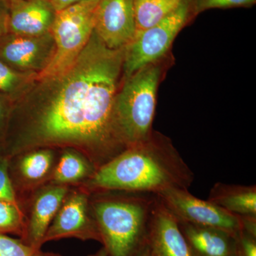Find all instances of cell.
Here are the masks:
<instances>
[{
  "mask_svg": "<svg viewBox=\"0 0 256 256\" xmlns=\"http://www.w3.org/2000/svg\"><path fill=\"white\" fill-rule=\"evenodd\" d=\"M124 52L107 48L94 31L66 70L38 82L44 92L28 124L26 146H78L96 170L126 150L114 114Z\"/></svg>",
  "mask_w": 256,
  "mask_h": 256,
  "instance_id": "cell-1",
  "label": "cell"
},
{
  "mask_svg": "<svg viewBox=\"0 0 256 256\" xmlns=\"http://www.w3.org/2000/svg\"><path fill=\"white\" fill-rule=\"evenodd\" d=\"M194 175L168 138L156 133L128 146L96 170L88 182L94 191L158 194L171 188L188 190Z\"/></svg>",
  "mask_w": 256,
  "mask_h": 256,
  "instance_id": "cell-2",
  "label": "cell"
},
{
  "mask_svg": "<svg viewBox=\"0 0 256 256\" xmlns=\"http://www.w3.org/2000/svg\"><path fill=\"white\" fill-rule=\"evenodd\" d=\"M54 8L56 11L65 9L70 5L76 4L84 1H92V0H47Z\"/></svg>",
  "mask_w": 256,
  "mask_h": 256,
  "instance_id": "cell-26",
  "label": "cell"
},
{
  "mask_svg": "<svg viewBox=\"0 0 256 256\" xmlns=\"http://www.w3.org/2000/svg\"><path fill=\"white\" fill-rule=\"evenodd\" d=\"M184 0H133L136 34L160 22L182 4Z\"/></svg>",
  "mask_w": 256,
  "mask_h": 256,
  "instance_id": "cell-16",
  "label": "cell"
},
{
  "mask_svg": "<svg viewBox=\"0 0 256 256\" xmlns=\"http://www.w3.org/2000/svg\"><path fill=\"white\" fill-rule=\"evenodd\" d=\"M55 50L52 32L40 36L8 33L0 40V60L18 72L38 75L50 65Z\"/></svg>",
  "mask_w": 256,
  "mask_h": 256,
  "instance_id": "cell-8",
  "label": "cell"
},
{
  "mask_svg": "<svg viewBox=\"0 0 256 256\" xmlns=\"http://www.w3.org/2000/svg\"><path fill=\"white\" fill-rule=\"evenodd\" d=\"M96 169L92 162L73 152L67 151L60 158L53 174V180L60 185L73 183L92 176Z\"/></svg>",
  "mask_w": 256,
  "mask_h": 256,
  "instance_id": "cell-17",
  "label": "cell"
},
{
  "mask_svg": "<svg viewBox=\"0 0 256 256\" xmlns=\"http://www.w3.org/2000/svg\"><path fill=\"white\" fill-rule=\"evenodd\" d=\"M22 214L18 204L0 200V233L22 234Z\"/></svg>",
  "mask_w": 256,
  "mask_h": 256,
  "instance_id": "cell-20",
  "label": "cell"
},
{
  "mask_svg": "<svg viewBox=\"0 0 256 256\" xmlns=\"http://www.w3.org/2000/svg\"><path fill=\"white\" fill-rule=\"evenodd\" d=\"M194 256H236L234 236L214 228L178 222Z\"/></svg>",
  "mask_w": 256,
  "mask_h": 256,
  "instance_id": "cell-14",
  "label": "cell"
},
{
  "mask_svg": "<svg viewBox=\"0 0 256 256\" xmlns=\"http://www.w3.org/2000/svg\"><path fill=\"white\" fill-rule=\"evenodd\" d=\"M6 96L0 92V127L8 114V99L10 97Z\"/></svg>",
  "mask_w": 256,
  "mask_h": 256,
  "instance_id": "cell-27",
  "label": "cell"
},
{
  "mask_svg": "<svg viewBox=\"0 0 256 256\" xmlns=\"http://www.w3.org/2000/svg\"><path fill=\"white\" fill-rule=\"evenodd\" d=\"M94 31L107 48H126L136 34L133 0H100Z\"/></svg>",
  "mask_w": 256,
  "mask_h": 256,
  "instance_id": "cell-9",
  "label": "cell"
},
{
  "mask_svg": "<svg viewBox=\"0 0 256 256\" xmlns=\"http://www.w3.org/2000/svg\"><path fill=\"white\" fill-rule=\"evenodd\" d=\"M33 256H58L56 255H54V254H44V252H40V250L35 252L34 255Z\"/></svg>",
  "mask_w": 256,
  "mask_h": 256,
  "instance_id": "cell-30",
  "label": "cell"
},
{
  "mask_svg": "<svg viewBox=\"0 0 256 256\" xmlns=\"http://www.w3.org/2000/svg\"><path fill=\"white\" fill-rule=\"evenodd\" d=\"M89 256H108V254L107 252H106V249L104 248L100 249V250L96 252V254H92V255Z\"/></svg>",
  "mask_w": 256,
  "mask_h": 256,
  "instance_id": "cell-29",
  "label": "cell"
},
{
  "mask_svg": "<svg viewBox=\"0 0 256 256\" xmlns=\"http://www.w3.org/2000/svg\"><path fill=\"white\" fill-rule=\"evenodd\" d=\"M0 200L18 204L14 188L8 174V164L6 161L0 162Z\"/></svg>",
  "mask_w": 256,
  "mask_h": 256,
  "instance_id": "cell-24",
  "label": "cell"
},
{
  "mask_svg": "<svg viewBox=\"0 0 256 256\" xmlns=\"http://www.w3.org/2000/svg\"><path fill=\"white\" fill-rule=\"evenodd\" d=\"M9 9L6 0H0V40L9 33Z\"/></svg>",
  "mask_w": 256,
  "mask_h": 256,
  "instance_id": "cell-25",
  "label": "cell"
},
{
  "mask_svg": "<svg viewBox=\"0 0 256 256\" xmlns=\"http://www.w3.org/2000/svg\"><path fill=\"white\" fill-rule=\"evenodd\" d=\"M9 33L40 36L52 32L57 12L47 0H6Z\"/></svg>",
  "mask_w": 256,
  "mask_h": 256,
  "instance_id": "cell-12",
  "label": "cell"
},
{
  "mask_svg": "<svg viewBox=\"0 0 256 256\" xmlns=\"http://www.w3.org/2000/svg\"><path fill=\"white\" fill-rule=\"evenodd\" d=\"M137 256H152V255L148 246H146Z\"/></svg>",
  "mask_w": 256,
  "mask_h": 256,
  "instance_id": "cell-28",
  "label": "cell"
},
{
  "mask_svg": "<svg viewBox=\"0 0 256 256\" xmlns=\"http://www.w3.org/2000/svg\"><path fill=\"white\" fill-rule=\"evenodd\" d=\"M156 195L178 222L220 229L234 236L240 230L237 216L208 200L197 198L188 190L171 188Z\"/></svg>",
  "mask_w": 256,
  "mask_h": 256,
  "instance_id": "cell-7",
  "label": "cell"
},
{
  "mask_svg": "<svg viewBox=\"0 0 256 256\" xmlns=\"http://www.w3.org/2000/svg\"><path fill=\"white\" fill-rule=\"evenodd\" d=\"M236 256H256V236L240 230L236 235Z\"/></svg>",
  "mask_w": 256,
  "mask_h": 256,
  "instance_id": "cell-23",
  "label": "cell"
},
{
  "mask_svg": "<svg viewBox=\"0 0 256 256\" xmlns=\"http://www.w3.org/2000/svg\"><path fill=\"white\" fill-rule=\"evenodd\" d=\"M161 67L153 63L126 78L114 104L120 138L124 148L150 137L156 108V92Z\"/></svg>",
  "mask_w": 256,
  "mask_h": 256,
  "instance_id": "cell-4",
  "label": "cell"
},
{
  "mask_svg": "<svg viewBox=\"0 0 256 256\" xmlns=\"http://www.w3.org/2000/svg\"><path fill=\"white\" fill-rule=\"evenodd\" d=\"M37 77L38 74L18 72L0 60V92L4 95H21L37 82Z\"/></svg>",
  "mask_w": 256,
  "mask_h": 256,
  "instance_id": "cell-18",
  "label": "cell"
},
{
  "mask_svg": "<svg viewBox=\"0 0 256 256\" xmlns=\"http://www.w3.org/2000/svg\"><path fill=\"white\" fill-rule=\"evenodd\" d=\"M52 222L42 244L68 237L102 242L94 217L88 214V197L85 193L75 192L67 197Z\"/></svg>",
  "mask_w": 256,
  "mask_h": 256,
  "instance_id": "cell-10",
  "label": "cell"
},
{
  "mask_svg": "<svg viewBox=\"0 0 256 256\" xmlns=\"http://www.w3.org/2000/svg\"><path fill=\"white\" fill-rule=\"evenodd\" d=\"M208 201L238 216L256 215V186L216 183L208 197Z\"/></svg>",
  "mask_w": 256,
  "mask_h": 256,
  "instance_id": "cell-15",
  "label": "cell"
},
{
  "mask_svg": "<svg viewBox=\"0 0 256 256\" xmlns=\"http://www.w3.org/2000/svg\"><path fill=\"white\" fill-rule=\"evenodd\" d=\"M36 252L28 244L0 233V256H33Z\"/></svg>",
  "mask_w": 256,
  "mask_h": 256,
  "instance_id": "cell-22",
  "label": "cell"
},
{
  "mask_svg": "<svg viewBox=\"0 0 256 256\" xmlns=\"http://www.w3.org/2000/svg\"><path fill=\"white\" fill-rule=\"evenodd\" d=\"M146 246L152 256H194L178 220L158 195L148 226Z\"/></svg>",
  "mask_w": 256,
  "mask_h": 256,
  "instance_id": "cell-11",
  "label": "cell"
},
{
  "mask_svg": "<svg viewBox=\"0 0 256 256\" xmlns=\"http://www.w3.org/2000/svg\"><path fill=\"white\" fill-rule=\"evenodd\" d=\"M127 197H102L92 214L108 256H137L146 246L156 194L132 192Z\"/></svg>",
  "mask_w": 256,
  "mask_h": 256,
  "instance_id": "cell-3",
  "label": "cell"
},
{
  "mask_svg": "<svg viewBox=\"0 0 256 256\" xmlns=\"http://www.w3.org/2000/svg\"><path fill=\"white\" fill-rule=\"evenodd\" d=\"M53 162L52 152L43 150L26 154L20 162V172L28 181L35 182L44 178Z\"/></svg>",
  "mask_w": 256,
  "mask_h": 256,
  "instance_id": "cell-19",
  "label": "cell"
},
{
  "mask_svg": "<svg viewBox=\"0 0 256 256\" xmlns=\"http://www.w3.org/2000/svg\"><path fill=\"white\" fill-rule=\"evenodd\" d=\"M67 192L66 186L56 185L42 191L35 200L26 236L28 245L36 250H40L44 237L60 210Z\"/></svg>",
  "mask_w": 256,
  "mask_h": 256,
  "instance_id": "cell-13",
  "label": "cell"
},
{
  "mask_svg": "<svg viewBox=\"0 0 256 256\" xmlns=\"http://www.w3.org/2000/svg\"><path fill=\"white\" fill-rule=\"evenodd\" d=\"M256 2V0H192V8L196 16L208 10L250 8Z\"/></svg>",
  "mask_w": 256,
  "mask_h": 256,
  "instance_id": "cell-21",
  "label": "cell"
},
{
  "mask_svg": "<svg viewBox=\"0 0 256 256\" xmlns=\"http://www.w3.org/2000/svg\"><path fill=\"white\" fill-rule=\"evenodd\" d=\"M194 16L192 0H184L160 22L136 34L124 48V77L128 78L142 67L156 63L166 53L178 32Z\"/></svg>",
  "mask_w": 256,
  "mask_h": 256,
  "instance_id": "cell-6",
  "label": "cell"
},
{
  "mask_svg": "<svg viewBox=\"0 0 256 256\" xmlns=\"http://www.w3.org/2000/svg\"><path fill=\"white\" fill-rule=\"evenodd\" d=\"M99 1L80 2L57 12L52 28L54 55L48 67L38 74L37 82L60 75L77 60L92 36Z\"/></svg>",
  "mask_w": 256,
  "mask_h": 256,
  "instance_id": "cell-5",
  "label": "cell"
}]
</instances>
